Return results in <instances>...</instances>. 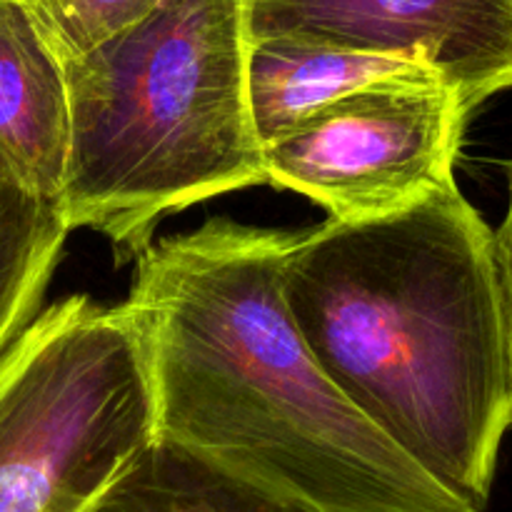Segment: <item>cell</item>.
<instances>
[{
	"mask_svg": "<svg viewBox=\"0 0 512 512\" xmlns=\"http://www.w3.org/2000/svg\"><path fill=\"white\" fill-rule=\"evenodd\" d=\"M295 240L213 218L135 260L123 305L148 363L155 443L328 512H478L315 363L283 300Z\"/></svg>",
	"mask_w": 512,
	"mask_h": 512,
	"instance_id": "1",
	"label": "cell"
},
{
	"mask_svg": "<svg viewBox=\"0 0 512 512\" xmlns=\"http://www.w3.org/2000/svg\"><path fill=\"white\" fill-rule=\"evenodd\" d=\"M240 0H163L148 18L63 63L68 230L138 260L168 213L265 183L245 93Z\"/></svg>",
	"mask_w": 512,
	"mask_h": 512,
	"instance_id": "3",
	"label": "cell"
},
{
	"mask_svg": "<svg viewBox=\"0 0 512 512\" xmlns=\"http://www.w3.org/2000/svg\"><path fill=\"white\" fill-rule=\"evenodd\" d=\"M163 0H25L60 63L80 58L148 18Z\"/></svg>",
	"mask_w": 512,
	"mask_h": 512,
	"instance_id": "11",
	"label": "cell"
},
{
	"mask_svg": "<svg viewBox=\"0 0 512 512\" xmlns=\"http://www.w3.org/2000/svg\"><path fill=\"white\" fill-rule=\"evenodd\" d=\"M95 512H328L290 500L168 443H153Z\"/></svg>",
	"mask_w": 512,
	"mask_h": 512,
	"instance_id": "9",
	"label": "cell"
},
{
	"mask_svg": "<svg viewBox=\"0 0 512 512\" xmlns=\"http://www.w3.org/2000/svg\"><path fill=\"white\" fill-rule=\"evenodd\" d=\"M283 300L330 383L425 475L485 512L512 423L495 233L458 183L298 233Z\"/></svg>",
	"mask_w": 512,
	"mask_h": 512,
	"instance_id": "2",
	"label": "cell"
},
{
	"mask_svg": "<svg viewBox=\"0 0 512 512\" xmlns=\"http://www.w3.org/2000/svg\"><path fill=\"white\" fill-rule=\"evenodd\" d=\"M245 40H300L420 63L468 113L512 88V0H240Z\"/></svg>",
	"mask_w": 512,
	"mask_h": 512,
	"instance_id": "6",
	"label": "cell"
},
{
	"mask_svg": "<svg viewBox=\"0 0 512 512\" xmlns=\"http://www.w3.org/2000/svg\"><path fill=\"white\" fill-rule=\"evenodd\" d=\"M88 512H95V508H93V510H88Z\"/></svg>",
	"mask_w": 512,
	"mask_h": 512,
	"instance_id": "13",
	"label": "cell"
},
{
	"mask_svg": "<svg viewBox=\"0 0 512 512\" xmlns=\"http://www.w3.org/2000/svg\"><path fill=\"white\" fill-rule=\"evenodd\" d=\"M23 3H25V0H23Z\"/></svg>",
	"mask_w": 512,
	"mask_h": 512,
	"instance_id": "14",
	"label": "cell"
},
{
	"mask_svg": "<svg viewBox=\"0 0 512 512\" xmlns=\"http://www.w3.org/2000/svg\"><path fill=\"white\" fill-rule=\"evenodd\" d=\"M68 233L60 200L0 185V355L38 315Z\"/></svg>",
	"mask_w": 512,
	"mask_h": 512,
	"instance_id": "10",
	"label": "cell"
},
{
	"mask_svg": "<svg viewBox=\"0 0 512 512\" xmlns=\"http://www.w3.org/2000/svg\"><path fill=\"white\" fill-rule=\"evenodd\" d=\"M468 118L440 83L373 85L268 145L265 183L305 195L338 223L383 218L453 183Z\"/></svg>",
	"mask_w": 512,
	"mask_h": 512,
	"instance_id": "5",
	"label": "cell"
},
{
	"mask_svg": "<svg viewBox=\"0 0 512 512\" xmlns=\"http://www.w3.org/2000/svg\"><path fill=\"white\" fill-rule=\"evenodd\" d=\"M495 255H498L500 285H503L505 313H508V330H510V353H512V180H510V205L505 213L503 225L495 233ZM512 428V423H510Z\"/></svg>",
	"mask_w": 512,
	"mask_h": 512,
	"instance_id": "12",
	"label": "cell"
},
{
	"mask_svg": "<svg viewBox=\"0 0 512 512\" xmlns=\"http://www.w3.org/2000/svg\"><path fill=\"white\" fill-rule=\"evenodd\" d=\"M385 83H440V78L403 58L285 38L250 43L245 53L248 110L263 150L325 105Z\"/></svg>",
	"mask_w": 512,
	"mask_h": 512,
	"instance_id": "8",
	"label": "cell"
},
{
	"mask_svg": "<svg viewBox=\"0 0 512 512\" xmlns=\"http://www.w3.org/2000/svg\"><path fill=\"white\" fill-rule=\"evenodd\" d=\"M155 443L125 305L70 295L0 355V512H88Z\"/></svg>",
	"mask_w": 512,
	"mask_h": 512,
	"instance_id": "4",
	"label": "cell"
},
{
	"mask_svg": "<svg viewBox=\"0 0 512 512\" xmlns=\"http://www.w3.org/2000/svg\"><path fill=\"white\" fill-rule=\"evenodd\" d=\"M70 155L63 63L23 0H0V185L60 200Z\"/></svg>",
	"mask_w": 512,
	"mask_h": 512,
	"instance_id": "7",
	"label": "cell"
}]
</instances>
